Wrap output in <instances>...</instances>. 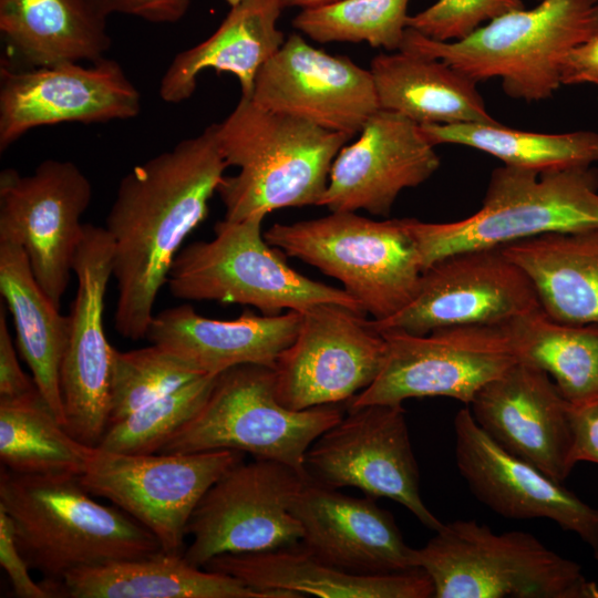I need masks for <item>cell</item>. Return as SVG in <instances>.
I'll use <instances>...</instances> for the list:
<instances>
[{
  "label": "cell",
  "mask_w": 598,
  "mask_h": 598,
  "mask_svg": "<svg viewBox=\"0 0 598 598\" xmlns=\"http://www.w3.org/2000/svg\"><path fill=\"white\" fill-rule=\"evenodd\" d=\"M227 167L214 123L121 179L104 227L114 247V321L123 338H146L173 261L207 217Z\"/></svg>",
  "instance_id": "obj_1"
},
{
  "label": "cell",
  "mask_w": 598,
  "mask_h": 598,
  "mask_svg": "<svg viewBox=\"0 0 598 598\" xmlns=\"http://www.w3.org/2000/svg\"><path fill=\"white\" fill-rule=\"evenodd\" d=\"M0 508L12 520L30 569L59 582L74 569L162 551L157 538L117 506L96 502L76 475L1 467Z\"/></svg>",
  "instance_id": "obj_2"
},
{
  "label": "cell",
  "mask_w": 598,
  "mask_h": 598,
  "mask_svg": "<svg viewBox=\"0 0 598 598\" xmlns=\"http://www.w3.org/2000/svg\"><path fill=\"white\" fill-rule=\"evenodd\" d=\"M216 127L227 165L239 169L217 188L228 220L319 206L333 161L351 138L244 96Z\"/></svg>",
  "instance_id": "obj_3"
},
{
  "label": "cell",
  "mask_w": 598,
  "mask_h": 598,
  "mask_svg": "<svg viewBox=\"0 0 598 598\" xmlns=\"http://www.w3.org/2000/svg\"><path fill=\"white\" fill-rule=\"evenodd\" d=\"M596 34L598 0H542L460 41H437L406 28L400 50L442 60L476 82L497 78L506 95L530 103L559 89L566 55Z\"/></svg>",
  "instance_id": "obj_4"
},
{
  "label": "cell",
  "mask_w": 598,
  "mask_h": 598,
  "mask_svg": "<svg viewBox=\"0 0 598 598\" xmlns=\"http://www.w3.org/2000/svg\"><path fill=\"white\" fill-rule=\"evenodd\" d=\"M424 269L451 254L545 234L598 229V168H495L481 208L451 223L409 218Z\"/></svg>",
  "instance_id": "obj_5"
},
{
  "label": "cell",
  "mask_w": 598,
  "mask_h": 598,
  "mask_svg": "<svg viewBox=\"0 0 598 598\" xmlns=\"http://www.w3.org/2000/svg\"><path fill=\"white\" fill-rule=\"evenodd\" d=\"M416 568L435 598H598L581 566L520 530L495 534L473 519L443 524L422 548Z\"/></svg>",
  "instance_id": "obj_6"
},
{
  "label": "cell",
  "mask_w": 598,
  "mask_h": 598,
  "mask_svg": "<svg viewBox=\"0 0 598 598\" xmlns=\"http://www.w3.org/2000/svg\"><path fill=\"white\" fill-rule=\"evenodd\" d=\"M266 241L338 279L374 321L414 298L424 270L409 218L373 220L355 212L274 224Z\"/></svg>",
  "instance_id": "obj_7"
},
{
  "label": "cell",
  "mask_w": 598,
  "mask_h": 598,
  "mask_svg": "<svg viewBox=\"0 0 598 598\" xmlns=\"http://www.w3.org/2000/svg\"><path fill=\"white\" fill-rule=\"evenodd\" d=\"M342 416L338 404L299 411L283 406L272 368L240 364L217 374L204 404L158 453L238 451L282 463L309 480L307 451Z\"/></svg>",
  "instance_id": "obj_8"
},
{
  "label": "cell",
  "mask_w": 598,
  "mask_h": 598,
  "mask_svg": "<svg viewBox=\"0 0 598 598\" xmlns=\"http://www.w3.org/2000/svg\"><path fill=\"white\" fill-rule=\"evenodd\" d=\"M265 217L224 218L216 223L210 240L183 247L169 270L166 285L171 295L183 300L248 305L266 316L280 315L283 309L301 312L322 302L365 313L344 289L290 268L266 241L261 230Z\"/></svg>",
  "instance_id": "obj_9"
},
{
  "label": "cell",
  "mask_w": 598,
  "mask_h": 598,
  "mask_svg": "<svg viewBox=\"0 0 598 598\" xmlns=\"http://www.w3.org/2000/svg\"><path fill=\"white\" fill-rule=\"evenodd\" d=\"M244 453H116L94 446L80 481L148 529L167 554L183 555L187 524L207 489Z\"/></svg>",
  "instance_id": "obj_10"
},
{
  "label": "cell",
  "mask_w": 598,
  "mask_h": 598,
  "mask_svg": "<svg viewBox=\"0 0 598 598\" xmlns=\"http://www.w3.org/2000/svg\"><path fill=\"white\" fill-rule=\"evenodd\" d=\"M307 481L271 460L237 464L207 489L193 512L186 530L193 540L184 558L203 568L225 554L297 545L302 528L291 506Z\"/></svg>",
  "instance_id": "obj_11"
},
{
  "label": "cell",
  "mask_w": 598,
  "mask_h": 598,
  "mask_svg": "<svg viewBox=\"0 0 598 598\" xmlns=\"http://www.w3.org/2000/svg\"><path fill=\"white\" fill-rule=\"evenodd\" d=\"M305 468L315 483L393 499L434 532L443 525L422 501L402 404L348 408V414L311 444Z\"/></svg>",
  "instance_id": "obj_12"
},
{
  "label": "cell",
  "mask_w": 598,
  "mask_h": 598,
  "mask_svg": "<svg viewBox=\"0 0 598 598\" xmlns=\"http://www.w3.org/2000/svg\"><path fill=\"white\" fill-rule=\"evenodd\" d=\"M380 332L386 341L383 365L347 408L402 404L425 396H447L470 405L485 384L517 362L497 324L444 328L423 336Z\"/></svg>",
  "instance_id": "obj_13"
},
{
  "label": "cell",
  "mask_w": 598,
  "mask_h": 598,
  "mask_svg": "<svg viewBox=\"0 0 598 598\" xmlns=\"http://www.w3.org/2000/svg\"><path fill=\"white\" fill-rule=\"evenodd\" d=\"M365 317L336 302L301 311L295 341L272 368L276 396L283 406L299 411L347 403L375 380L386 341Z\"/></svg>",
  "instance_id": "obj_14"
},
{
  "label": "cell",
  "mask_w": 598,
  "mask_h": 598,
  "mask_svg": "<svg viewBox=\"0 0 598 598\" xmlns=\"http://www.w3.org/2000/svg\"><path fill=\"white\" fill-rule=\"evenodd\" d=\"M92 185L70 161L45 159L30 175L0 173V241L22 247L55 307L69 287Z\"/></svg>",
  "instance_id": "obj_15"
},
{
  "label": "cell",
  "mask_w": 598,
  "mask_h": 598,
  "mask_svg": "<svg viewBox=\"0 0 598 598\" xmlns=\"http://www.w3.org/2000/svg\"><path fill=\"white\" fill-rule=\"evenodd\" d=\"M539 307L528 276L502 247L478 248L432 262L409 305L372 322L379 331L423 336L444 328L496 324Z\"/></svg>",
  "instance_id": "obj_16"
},
{
  "label": "cell",
  "mask_w": 598,
  "mask_h": 598,
  "mask_svg": "<svg viewBox=\"0 0 598 598\" xmlns=\"http://www.w3.org/2000/svg\"><path fill=\"white\" fill-rule=\"evenodd\" d=\"M141 107L138 90L112 59L32 69L1 64L0 151L37 127L130 120Z\"/></svg>",
  "instance_id": "obj_17"
},
{
  "label": "cell",
  "mask_w": 598,
  "mask_h": 598,
  "mask_svg": "<svg viewBox=\"0 0 598 598\" xmlns=\"http://www.w3.org/2000/svg\"><path fill=\"white\" fill-rule=\"evenodd\" d=\"M114 247L105 227L84 224L73 259L78 288L60 384L65 429L79 442L97 446L109 427L113 347L103 323L104 301L113 277Z\"/></svg>",
  "instance_id": "obj_18"
},
{
  "label": "cell",
  "mask_w": 598,
  "mask_h": 598,
  "mask_svg": "<svg viewBox=\"0 0 598 598\" xmlns=\"http://www.w3.org/2000/svg\"><path fill=\"white\" fill-rule=\"evenodd\" d=\"M249 99L351 137L380 109L369 69L317 49L298 33L261 66Z\"/></svg>",
  "instance_id": "obj_19"
},
{
  "label": "cell",
  "mask_w": 598,
  "mask_h": 598,
  "mask_svg": "<svg viewBox=\"0 0 598 598\" xmlns=\"http://www.w3.org/2000/svg\"><path fill=\"white\" fill-rule=\"evenodd\" d=\"M455 458L472 494L507 518H547L577 534L598 560V509L560 482L507 452L475 422L468 408L454 419Z\"/></svg>",
  "instance_id": "obj_20"
},
{
  "label": "cell",
  "mask_w": 598,
  "mask_h": 598,
  "mask_svg": "<svg viewBox=\"0 0 598 598\" xmlns=\"http://www.w3.org/2000/svg\"><path fill=\"white\" fill-rule=\"evenodd\" d=\"M434 147L419 124L379 109L357 141L338 153L319 206L389 216L403 189L421 185L439 169Z\"/></svg>",
  "instance_id": "obj_21"
},
{
  "label": "cell",
  "mask_w": 598,
  "mask_h": 598,
  "mask_svg": "<svg viewBox=\"0 0 598 598\" xmlns=\"http://www.w3.org/2000/svg\"><path fill=\"white\" fill-rule=\"evenodd\" d=\"M472 415L498 445L563 482L575 464L570 402L544 370L517 361L474 396Z\"/></svg>",
  "instance_id": "obj_22"
},
{
  "label": "cell",
  "mask_w": 598,
  "mask_h": 598,
  "mask_svg": "<svg viewBox=\"0 0 598 598\" xmlns=\"http://www.w3.org/2000/svg\"><path fill=\"white\" fill-rule=\"evenodd\" d=\"M291 512L302 528L300 544L336 567L365 575L416 568L414 548L372 497L348 496L309 480Z\"/></svg>",
  "instance_id": "obj_23"
},
{
  "label": "cell",
  "mask_w": 598,
  "mask_h": 598,
  "mask_svg": "<svg viewBox=\"0 0 598 598\" xmlns=\"http://www.w3.org/2000/svg\"><path fill=\"white\" fill-rule=\"evenodd\" d=\"M300 324L301 312L296 310L276 316L246 311L233 320H217L181 305L154 315L146 338L203 374H218L240 364L274 368Z\"/></svg>",
  "instance_id": "obj_24"
},
{
  "label": "cell",
  "mask_w": 598,
  "mask_h": 598,
  "mask_svg": "<svg viewBox=\"0 0 598 598\" xmlns=\"http://www.w3.org/2000/svg\"><path fill=\"white\" fill-rule=\"evenodd\" d=\"M203 568L233 576L255 590L283 592L292 598L434 596L433 582L422 568L378 575L350 573L320 559L300 543L275 550L220 555Z\"/></svg>",
  "instance_id": "obj_25"
},
{
  "label": "cell",
  "mask_w": 598,
  "mask_h": 598,
  "mask_svg": "<svg viewBox=\"0 0 598 598\" xmlns=\"http://www.w3.org/2000/svg\"><path fill=\"white\" fill-rule=\"evenodd\" d=\"M283 7L279 0H239L207 39L181 51L159 83L161 99L171 104L188 100L205 70L237 78L241 96L250 97L261 66L285 42L277 21Z\"/></svg>",
  "instance_id": "obj_26"
},
{
  "label": "cell",
  "mask_w": 598,
  "mask_h": 598,
  "mask_svg": "<svg viewBox=\"0 0 598 598\" xmlns=\"http://www.w3.org/2000/svg\"><path fill=\"white\" fill-rule=\"evenodd\" d=\"M107 16L91 0H0L6 64L16 69L95 62L111 47Z\"/></svg>",
  "instance_id": "obj_27"
},
{
  "label": "cell",
  "mask_w": 598,
  "mask_h": 598,
  "mask_svg": "<svg viewBox=\"0 0 598 598\" xmlns=\"http://www.w3.org/2000/svg\"><path fill=\"white\" fill-rule=\"evenodd\" d=\"M42 585L52 597L71 598H292L255 590L241 580L189 564L183 555L150 556L74 569Z\"/></svg>",
  "instance_id": "obj_28"
},
{
  "label": "cell",
  "mask_w": 598,
  "mask_h": 598,
  "mask_svg": "<svg viewBox=\"0 0 598 598\" xmlns=\"http://www.w3.org/2000/svg\"><path fill=\"white\" fill-rule=\"evenodd\" d=\"M379 106L419 125L499 123L471 76L446 62L398 50L375 55L369 68Z\"/></svg>",
  "instance_id": "obj_29"
},
{
  "label": "cell",
  "mask_w": 598,
  "mask_h": 598,
  "mask_svg": "<svg viewBox=\"0 0 598 598\" xmlns=\"http://www.w3.org/2000/svg\"><path fill=\"white\" fill-rule=\"evenodd\" d=\"M502 249L528 276L551 319L598 324V229L545 234Z\"/></svg>",
  "instance_id": "obj_30"
},
{
  "label": "cell",
  "mask_w": 598,
  "mask_h": 598,
  "mask_svg": "<svg viewBox=\"0 0 598 598\" xmlns=\"http://www.w3.org/2000/svg\"><path fill=\"white\" fill-rule=\"evenodd\" d=\"M0 293L14 322L20 354L40 393L65 427L60 373L70 316L61 315L42 290L24 249L8 241H0Z\"/></svg>",
  "instance_id": "obj_31"
},
{
  "label": "cell",
  "mask_w": 598,
  "mask_h": 598,
  "mask_svg": "<svg viewBox=\"0 0 598 598\" xmlns=\"http://www.w3.org/2000/svg\"><path fill=\"white\" fill-rule=\"evenodd\" d=\"M497 326L517 361L548 373L570 403L598 394V324L559 322L539 307Z\"/></svg>",
  "instance_id": "obj_32"
},
{
  "label": "cell",
  "mask_w": 598,
  "mask_h": 598,
  "mask_svg": "<svg viewBox=\"0 0 598 598\" xmlns=\"http://www.w3.org/2000/svg\"><path fill=\"white\" fill-rule=\"evenodd\" d=\"M91 448L60 423L39 389L0 399V460L7 470L31 475L81 476Z\"/></svg>",
  "instance_id": "obj_33"
},
{
  "label": "cell",
  "mask_w": 598,
  "mask_h": 598,
  "mask_svg": "<svg viewBox=\"0 0 598 598\" xmlns=\"http://www.w3.org/2000/svg\"><path fill=\"white\" fill-rule=\"evenodd\" d=\"M434 146L458 144L501 159L504 165L547 171L598 163V133H538L507 127L501 123L420 125Z\"/></svg>",
  "instance_id": "obj_34"
},
{
  "label": "cell",
  "mask_w": 598,
  "mask_h": 598,
  "mask_svg": "<svg viewBox=\"0 0 598 598\" xmlns=\"http://www.w3.org/2000/svg\"><path fill=\"white\" fill-rule=\"evenodd\" d=\"M410 0H341L301 10L292 25L319 43L365 42L372 48L400 50L408 28Z\"/></svg>",
  "instance_id": "obj_35"
},
{
  "label": "cell",
  "mask_w": 598,
  "mask_h": 598,
  "mask_svg": "<svg viewBox=\"0 0 598 598\" xmlns=\"http://www.w3.org/2000/svg\"><path fill=\"white\" fill-rule=\"evenodd\" d=\"M200 375L184 359L153 343L130 351L113 348L109 426Z\"/></svg>",
  "instance_id": "obj_36"
},
{
  "label": "cell",
  "mask_w": 598,
  "mask_h": 598,
  "mask_svg": "<svg viewBox=\"0 0 598 598\" xmlns=\"http://www.w3.org/2000/svg\"><path fill=\"white\" fill-rule=\"evenodd\" d=\"M217 374H204L110 425L97 447L126 454L158 453L208 398Z\"/></svg>",
  "instance_id": "obj_37"
},
{
  "label": "cell",
  "mask_w": 598,
  "mask_h": 598,
  "mask_svg": "<svg viewBox=\"0 0 598 598\" xmlns=\"http://www.w3.org/2000/svg\"><path fill=\"white\" fill-rule=\"evenodd\" d=\"M523 8L522 0H437L409 16L406 25L427 38L453 42L471 35L483 22Z\"/></svg>",
  "instance_id": "obj_38"
},
{
  "label": "cell",
  "mask_w": 598,
  "mask_h": 598,
  "mask_svg": "<svg viewBox=\"0 0 598 598\" xmlns=\"http://www.w3.org/2000/svg\"><path fill=\"white\" fill-rule=\"evenodd\" d=\"M0 564L7 573L16 596L20 598H51L50 591L35 582L29 574V565L16 539L9 515L0 508Z\"/></svg>",
  "instance_id": "obj_39"
},
{
  "label": "cell",
  "mask_w": 598,
  "mask_h": 598,
  "mask_svg": "<svg viewBox=\"0 0 598 598\" xmlns=\"http://www.w3.org/2000/svg\"><path fill=\"white\" fill-rule=\"evenodd\" d=\"M107 17L114 13L151 23H176L187 13L192 0H91Z\"/></svg>",
  "instance_id": "obj_40"
},
{
  "label": "cell",
  "mask_w": 598,
  "mask_h": 598,
  "mask_svg": "<svg viewBox=\"0 0 598 598\" xmlns=\"http://www.w3.org/2000/svg\"><path fill=\"white\" fill-rule=\"evenodd\" d=\"M569 420L573 434L571 460L598 464V394L570 403Z\"/></svg>",
  "instance_id": "obj_41"
},
{
  "label": "cell",
  "mask_w": 598,
  "mask_h": 598,
  "mask_svg": "<svg viewBox=\"0 0 598 598\" xmlns=\"http://www.w3.org/2000/svg\"><path fill=\"white\" fill-rule=\"evenodd\" d=\"M38 386L23 372L8 328L4 307H0V399H11L28 394Z\"/></svg>",
  "instance_id": "obj_42"
},
{
  "label": "cell",
  "mask_w": 598,
  "mask_h": 598,
  "mask_svg": "<svg viewBox=\"0 0 598 598\" xmlns=\"http://www.w3.org/2000/svg\"><path fill=\"white\" fill-rule=\"evenodd\" d=\"M598 82V34L574 48L561 66V84H596Z\"/></svg>",
  "instance_id": "obj_43"
},
{
  "label": "cell",
  "mask_w": 598,
  "mask_h": 598,
  "mask_svg": "<svg viewBox=\"0 0 598 598\" xmlns=\"http://www.w3.org/2000/svg\"><path fill=\"white\" fill-rule=\"evenodd\" d=\"M285 8H300L301 10L317 9L330 6L341 0H279Z\"/></svg>",
  "instance_id": "obj_44"
},
{
  "label": "cell",
  "mask_w": 598,
  "mask_h": 598,
  "mask_svg": "<svg viewBox=\"0 0 598 598\" xmlns=\"http://www.w3.org/2000/svg\"><path fill=\"white\" fill-rule=\"evenodd\" d=\"M225 2H227L229 4V7L236 4L239 0H224Z\"/></svg>",
  "instance_id": "obj_45"
},
{
  "label": "cell",
  "mask_w": 598,
  "mask_h": 598,
  "mask_svg": "<svg viewBox=\"0 0 598 598\" xmlns=\"http://www.w3.org/2000/svg\"><path fill=\"white\" fill-rule=\"evenodd\" d=\"M595 85H597V86H598V82H597V83H596Z\"/></svg>",
  "instance_id": "obj_46"
}]
</instances>
